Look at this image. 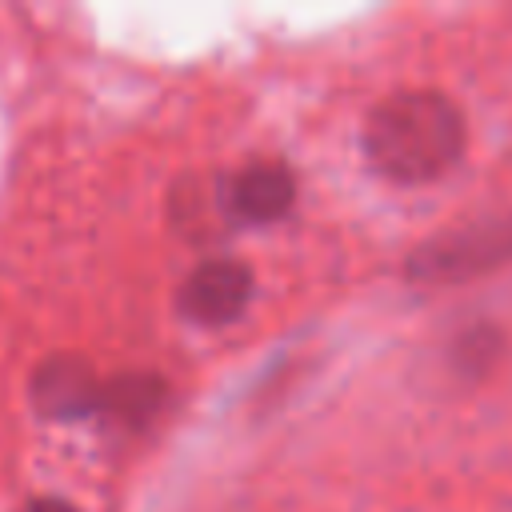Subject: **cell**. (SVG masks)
<instances>
[{
    "instance_id": "6da1fadb",
    "label": "cell",
    "mask_w": 512,
    "mask_h": 512,
    "mask_svg": "<svg viewBox=\"0 0 512 512\" xmlns=\"http://www.w3.org/2000/svg\"><path fill=\"white\" fill-rule=\"evenodd\" d=\"M368 164L396 184L444 176L464 152V120L440 92H396L364 128Z\"/></svg>"
},
{
    "instance_id": "7a4b0ae2",
    "label": "cell",
    "mask_w": 512,
    "mask_h": 512,
    "mask_svg": "<svg viewBox=\"0 0 512 512\" xmlns=\"http://www.w3.org/2000/svg\"><path fill=\"white\" fill-rule=\"evenodd\" d=\"M512 260V216L492 220L484 228H468L456 236H444L428 248L416 252L412 260V276L424 280H460V276H476L492 264Z\"/></svg>"
},
{
    "instance_id": "3957f363",
    "label": "cell",
    "mask_w": 512,
    "mask_h": 512,
    "mask_svg": "<svg viewBox=\"0 0 512 512\" xmlns=\"http://www.w3.org/2000/svg\"><path fill=\"white\" fill-rule=\"evenodd\" d=\"M252 272L236 260H204L180 288V312L196 324H228L248 308Z\"/></svg>"
},
{
    "instance_id": "277c9868",
    "label": "cell",
    "mask_w": 512,
    "mask_h": 512,
    "mask_svg": "<svg viewBox=\"0 0 512 512\" xmlns=\"http://www.w3.org/2000/svg\"><path fill=\"white\" fill-rule=\"evenodd\" d=\"M100 388L104 380H96L76 356H52L32 376V400L52 420H80L100 412Z\"/></svg>"
},
{
    "instance_id": "5b68a950",
    "label": "cell",
    "mask_w": 512,
    "mask_h": 512,
    "mask_svg": "<svg viewBox=\"0 0 512 512\" xmlns=\"http://www.w3.org/2000/svg\"><path fill=\"white\" fill-rule=\"evenodd\" d=\"M292 200H296V180H292V172L284 164H248L228 184L232 216L252 220V224L284 216L292 208Z\"/></svg>"
},
{
    "instance_id": "8992f818",
    "label": "cell",
    "mask_w": 512,
    "mask_h": 512,
    "mask_svg": "<svg viewBox=\"0 0 512 512\" xmlns=\"http://www.w3.org/2000/svg\"><path fill=\"white\" fill-rule=\"evenodd\" d=\"M160 400H164V384L152 376H124L100 388V412L128 424H144L160 408Z\"/></svg>"
},
{
    "instance_id": "52a82bcc",
    "label": "cell",
    "mask_w": 512,
    "mask_h": 512,
    "mask_svg": "<svg viewBox=\"0 0 512 512\" xmlns=\"http://www.w3.org/2000/svg\"><path fill=\"white\" fill-rule=\"evenodd\" d=\"M16 512H76L68 500H56V496H40V500H28L24 508H16Z\"/></svg>"
}]
</instances>
